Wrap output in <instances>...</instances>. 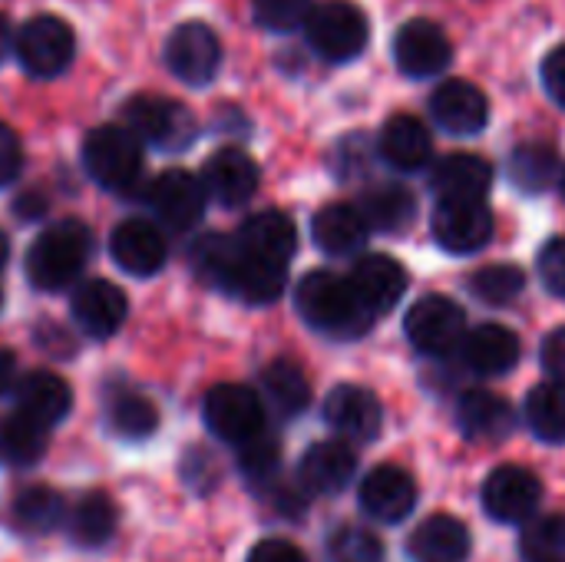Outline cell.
Listing matches in <instances>:
<instances>
[{
    "mask_svg": "<svg viewBox=\"0 0 565 562\" xmlns=\"http://www.w3.org/2000/svg\"><path fill=\"white\" fill-rule=\"evenodd\" d=\"M295 308L315 331L331 338H358L374 321V311L358 298L351 282L334 272L305 275L295 291Z\"/></svg>",
    "mask_w": 565,
    "mask_h": 562,
    "instance_id": "6da1fadb",
    "label": "cell"
},
{
    "mask_svg": "<svg viewBox=\"0 0 565 562\" xmlns=\"http://www.w3.org/2000/svg\"><path fill=\"white\" fill-rule=\"evenodd\" d=\"M89 248H93L89 229L76 219H63L43 229L26 252V275L33 288L40 291L70 288L86 268Z\"/></svg>",
    "mask_w": 565,
    "mask_h": 562,
    "instance_id": "7a4b0ae2",
    "label": "cell"
},
{
    "mask_svg": "<svg viewBox=\"0 0 565 562\" xmlns=\"http://www.w3.org/2000/svg\"><path fill=\"white\" fill-rule=\"evenodd\" d=\"M83 166L103 189L126 192L142 176V142L126 126H99L83 142Z\"/></svg>",
    "mask_w": 565,
    "mask_h": 562,
    "instance_id": "3957f363",
    "label": "cell"
},
{
    "mask_svg": "<svg viewBox=\"0 0 565 562\" xmlns=\"http://www.w3.org/2000/svg\"><path fill=\"white\" fill-rule=\"evenodd\" d=\"M308 43L315 46V53H321L331 63H344L364 53L371 26L361 7L348 3V0H328L311 7L308 23H305Z\"/></svg>",
    "mask_w": 565,
    "mask_h": 562,
    "instance_id": "277c9868",
    "label": "cell"
},
{
    "mask_svg": "<svg viewBox=\"0 0 565 562\" xmlns=\"http://www.w3.org/2000/svg\"><path fill=\"white\" fill-rule=\"evenodd\" d=\"M13 50H17L20 66L30 76L50 79V76H60L73 63V56H76V33H73V26L63 17L36 13V17H30L20 26L17 40H13Z\"/></svg>",
    "mask_w": 565,
    "mask_h": 562,
    "instance_id": "5b68a950",
    "label": "cell"
},
{
    "mask_svg": "<svg viewBox=\"0 0 565 562\" xmlns=\"http://www.w3.org/2000/svg\"><path fill=\"white\" fill-rule=\"evenodd\" d=\"M126 116V129L139 139L149 142L156 149L175 152L185 149L195 139V116L189 113V106L169 99V96H132L122 109Z\"/></svg>",
    "mask_w": 565,
    "mask_h": 562,
    "instance_id": "8992f818",
    "label": "cell"
},
{
    "mask_svg": "<svg viewBox=\"0 0 565 562\" xmlns=\"http://www.w3.org/2000/svg\"><path fill=\"white\" fill-rule=\"evenodd\" d=\"M205 424L215 437L245 447L265 434V404L245 384H215L202 404Z\"/></svg>",
    "mask_w": 565,
    "mask_h": 562,
    "instance_id": "52a82bcc",
    "label": "cell"
},
{
    "mask_svg": "<svg viewBox=\"0 0 565 562\" xmlns=\"http://www.w3.org/2000/svg\"><path fill=\"white\" fill-rule=\"evenodd\" d=\"M404 331H407L411 344L420 354L440 358V354H450V351H457L463 344V338H467V315H463V308L454 298L427 295V298L411 305Z\"/></svg>",
    "mask_w": 565,
    "mask_h": 562,
    "instance_id": "ba28073f",
    "label": "cell"
},
{
    "mask_svg": "<svg viewBox=\"0 0 565 562\" xmlns=\"http://www.w3.org/2000/svg\"><path fill=\"white\" fill-rule=\"evenodd\" d=\"M166 66L175 79L189 86H205L215 79L222 66V43L209 23L189 20L175 26L166 40Z\"/></svg>",
    "mask_w": 565,
    "mask_h": 562,
    "instance_id": "9c48e42d",
    "label": "cell"
},
{
    "mask_svg": "<svg viewBox=\"0 0 565 562\" xmlns=\"http://www.w3.org/2000/svg\"><path fill=\"white\" fill-rule=\"evenodd\" d=\"M483 510L487 517H493L497 523H523L536 513L540 500H543V484L533 470L507 464L497 467L487 480H483Z\"/></svg>",
    "mask_w": 565,
    "mask_h": 562,
    "instance_id": "30bf717a",
    "label": "cell"
},
{
    "mask_svg": "<svg viewBox=\"0 0 565 562\" xmlns=\"http://www.w3.org/2000/svg\"><path fill=\"white\" fill-rule=\"evenodd\" d=\"M394 60L401 66V73L414 76V79H427L437 76L450 66L454 60V43L444 33V26H437L434 20H407L397 36H394Z\"/></svg>",
    "mask_w": 565,
    "mask_h": 562,
    "instance_id": "8fae6325",
    "label": "cell"
},
{
    "mask_svg": "<svg viewBox=\"0 0 565 562\" xmlns=\"http://www.w3.org/2000/svg\"><path fill=\"white\" fill-rule=\"evenodd\" d=\"M324 421L348 444H371L381 437L384 407L374 391L361 384H338L324 401Z\"/></svg>",
    "mask_w": 565,
    "mask_h": 562,
    "instance_id": "7c38bea8",
    "label": "cell"
},
{
    "mask_svg": "<svg viewBox=\"0 0 565 562\" xmlns=\"http://www.w3.org/2000/svg\"><path fill=\"white\" fill-rule=\"evenodd\" d=\"M146 199H149L159 222L182 232V229H192L202 219L209 192H205L199 176H192L185 169H166L162 176H156Z\"/></svg>",
    "mask_w": 565,
    "mask_h": 562,
    "instance_id": "4fadbf2b",
    "label": "cell"
},
{
    "mask_svg": "<svg viewBox=\"0 0 565 562\" xmlns=\"http://www.w3.org/2000/svg\"><path fill=\"white\" fill-rule=\"evenodd\" d=\"M434 238L454 255H473L493 238V212L487 202H440L434 212Z\"/></svg>",
    "mask_w": 565,
    "mask_h": 562,
    "instance_id": "5bb4252c",
    "label": "cell"
},
{
    "mask_svg": "<svg viewBox=\"0 0 565 562\" xmlns=\"http://www.w3.org/2000/svg\"><path fill=\"white\" fill-rule=\"evenodd\" d=\"M430 116L454 136H473L490 123V99L470 79H447L430 96Z\"/></svg>",
    "mask_w": 565,
    "mask_h": 562,
    "instance_id": "9a60e30c",
    "label": "cell"
},
{
    "mask_svg": "<svg viewBox=\"0 0 565 562\" xmlns=\"http://www.w3.org/2000/svg\"><path fill=\"white\" fill-rule=\"evenodd\" d=\"M258 179H262L258 162L235 146H225L215 156H209V162L202 169V185H205L209 199H215L225 209L245 205L258 192Z\"/></svg>",
    "mask_w": 565,
    "mask_h": 562,
    "instance_id": "2e32d148",
    "label": "cell"
},
{
    "mask_svg": "<svg viewBox=\"0 0 565 562\" xmlns=\"http://www.w3.org/2000/svg\"><path fill=\"white\" fill-rule=\"evenodd\" d=\"M109 255L122 272L146 278V275H156L166 265L169 245H166V235H162V229L156 222L126 219L109 235Z\"/></svg>",
    "mask_w": 565,
    "mask_h": 562,
    "instance_id": "e0dca14e",
    "label": "cell"
},
{
    "mask_svg": "<svg viewBox=\"0 0 565 562\" xmlns=\"http://www.w3.org/2000/svg\"><path fill=\"white\" fill-rule=\"evenodd\" d=\"M70 315H73V321H76V328L83 335L103 341V338H113L122 328V321L129 315V301H126L122 288H116L113 282L89 278L73 291Z\"/></svg>",
    "mask_w": 565,
    "mask_h": 562,
    "instance_id": "ac0fdd59",
    "label": "cell"
},
{
    "mask_svg": "<svg viewBox=\"0 0 565 562\" xmlns=\"http://www.w3.org/2000/svg\"><path fill=\"white\" fill-rule=\"evenodd\" d=\"M358 497H361V507L367 517H374L381 523H401L417 507V484L407 470L384 464V467H374L361 480Z\"/></svg>",
    "mask_w": 565,
    "mask_h": 562,
    "instance_id": "d6986e66",
    "label": "cell"
},
{
    "mask_svg": "<svg viewBox=\"0 0 565 562\" xmlns=\"http://www.w3.org/2000/svg\"><path fill=\"white\" fill-rule=\"evenodd\" d=\"M348 282H351V288L358 291V298L374 315L391 311L404 298V291H407V272L391 255H364V258H358Z\"/></svg>",
    "mask_w": 565,
    "mask_h": 562,
    "instance_id": "ffe728a7",
    "label": "cell"
},
{
    "mask_svg": "<svg viewBox=\"0 0 565 562\" xmlns=\"http://www.w3.org/2000/svg\"><path fill=\"white\" fill-rule=\"evenodd\" d=\"M354 474H358V454L348 441L315 444L298 467L301 487L311 494H341L351 487Z\"/></svg>",
    "mask_w": 565,
    "mask_h": 562,
    "instance_id": "44dd1931",
    "label": "cell"
},
{
    "mask_svg": "<svg viewBox=\"0 0 565 562\" xmlns=\"http://www.w3.org/2000/svg\"><path fill=\"white\" fill-rule=\"evenodd\" d=\"M238 248L245 255L275 262V265H288V258L298 252V229L285 212H258L248 215L238 229Z\"/></svg>",
    "mask_w": 565,
    "mask_h": 562,
    "instance_id": "7402d4cb",
    "label": "cell"
},
{
    "mask_svg": "<svg viewBox=\"0 0 565 562\" xmlns=\"http://www.w3.org/2000/svg\"><path fill=\"white\" fill-rule=\"evenodd\" d=\"M490 182H493L490 162L473 152H454L440 159L430 176V185L440 195V202H483Z\"/></svg>",
    "mask_w": 565,
    "mask_h": 562,
    "instance_id": "603a6c76",
    "label": "cell"
},
{
    "mask_svg": "<svg viewBox=\"0 0 565 562\" xmlns=\"http://www.w3.org/2000/svg\"><path fill=\"white\" fill-rule=\"evenodd\" d=\"M377 149H381L387 166H394L401 172H417V169H424L430 162L434 139H430V129L417 116L397 113V116H391L384 123Z\"/></svg>",
    "mask_w": 565,
    "mask_h": 562,
    "instance_id": "cb8c5ba5",
    "label": "cell"
},
{
    "mask_svg": "<svg viewBox=\"0 0 565 562\" xmlns=\"http://www.w3.org/2000/svg\"><path fill=\"white\" fill-rule=\"evenodd\" d=\"M460 358L473 374L500 378L520 361V338L503 325H480L463 338Z\"/></svg>",
    "mask_w": 565,
    "mask_h": 562,
    "instance_id": "d4e9b609",
    "label": "cell"
},
{
    "mask_svg": "<svg viewBox=\"0 0 565 562\" xmlns=\"http://www.w3.org/2000/svg\"><path fill=\"white\" fill-rule=\"evenodd\" d=\"M311 235L318 242L321 252L328 255H354L367 245V235H371V225L364 222L361 209L351 205V202H331L324 205L315 222H311Z\"/></svg>",
    "mask_w": 565,
    "mask_h": 562,
    "instance_id": "484cf974",
    "label": "cell"
},
{
    "mask_svg": "<svg viewBox=\"0 0 565 562\" xmlns=\"http://www.w3.org/2000/svg\"><path fill=\"white\" fill-rule=\"evenodd\" d=\"M73 407V391L60 374L50 371H30L20 384H17V411L30 421H36L40 427H53L60 424Z\"/></svg>",
    "mask_w": 565,
    "mask_h": 562,
    "instance_id": "4316f807",
    "label": "cell"
},
{
    "mask_svg": "<svg viewBox=\"0 0 565 562\" xmlns=\"http://www.w3.org/2000/svg\"><path fill=\"white\" fill-rule=\"evenodd\" d=\"M407 553L414 562H467L470 530L457 517L437 513L411 533Z\"/></svg>",
    "mask_w": 565,
    "mask_h": 562,
    "instance_id": "83f0119b",
    "label": "cell"
},
{
    "mask_svg": "<svg viewBox=\"0 0 565 562\" xmlns=\"http://www.w3.org/2000/svg\"><path fill=\"white\" fill-rule=\"evenodd\" d=\"M457 424L477 444H497L513 431V407L490 391H467L457 401Z\"/></svg>",
    "mask_w": 565,
    "mask_h": 562,
    "instance_id": "f1b7e54d",
    "label": "cell"
},
{
    "mask_svg": "<svg viewBox=\"0 0 565 562\" xmlns=\"http://www.w3.org/2000/svg\"><path fill=\"white\" fill-rule=\"evenodd\" d=\"M285 282H288V272L285 265H275V262H265V258H255V255H245L238 248L235 262H232V272L225 278V291L238 295L242 301L248 305H271L281 298L285 291Z\"/></svg>",
    "mask_w": 565,
    "mask_h": 562,
    "instance_id": "f546056e",
    "label": "cell"
},
{
    "mask_svg": "<svg viewBox=\"0 0 565 562\" xmlns=\"http://www.w3.org/2000/svg\"><path fill=\"white\" fill-rule=\"evenodd\" d=\"M414 212H417V199L411 195V189L397 185V182H384V185H374L364 192L361 199V215L371 229L377 232H404L411 222H414Z\"/></svg>",
    "mask_w": 565,
    "mask_h": 562,
    "instance_id": "4dcf8cb0",
    "label": "cell"
},
{
    "mask_svg": "<svg viewBox=\"0 0 565 562\" xmlns=\"http://www.w3.org/2000/svg\"><path fill=\"white\" fill-rule=\"evenodd\" d=\"M262 391H265V401H271V407L281 417H295L311 404V384H308L305 371L285 358L271 361L262 371Z\"/></svg>",
    "mask_w": 565,
    "mask_h": 562,
    "instance_id": "1f68e13d",
    "label": "cell"
},
{
    "mask_svg": "<svg viewBox=\"0 0 565 562\" xmlns=\"http://www.w3.org/2000/svg\"><path fill=\"white\" fill-rule=\"evenodd\" d=\"M46 427L23 417L20 411L0 417V464L3 467H30L46 454Z\"/></svg>",
    "mask_w": 565,
    "mask_h": 562,
    "instance_id": "d6a6232c",
    "label": "cell"
},
{
    "mask_svg": "<svg viewBox=\"0 0 565 562\" xmlns=\"http://www.w3.org/2000/svg\"><path fill=\"white\" fill-rule=\"evenodd\" d=\"M510 179L516 189L536 195L546 192L556 179H563L559 172V156L550 142H523L513 149L510 156Z\"/></svg>",
    "mask_w": 565,
    "mask_h": 562,
    "instance_id": "836d02e7",
    "label": "cell"
},
{
    "mask_svg": "<svg viewBox=\"0 0 565 562\" xmlns=\"http://www.w3.org/2000/svg\"><path fill=\"white\" fill-rule=\"evenodd\" d=\"M116 523H119V513H116V503L109 500V494L93 490V494H86L76 503L73 520H70V530H73V540L79 547L96 550V547H106L113 540Z\"/></svg>",
    "mask_w": 565,
    "mask_h": 562,
    "instance_id": "e575fe53",
    "label": "cell"
},
{
    "mask_svg": "<svg viewBox=\"0 0 565 562\" xmlns=\"http://www.w3.org/2000/svg\"><path fill=\"white\" fill-rule=\"evenodd\" d=\"M526 421L533 434L546 444H565V384H540L530 391Z\"/></svg>",
    "mask_w": 565,
    "mask_h": 562,
    "instance_id": "d590c367",
    "label": "cell"
},
{
    "mask_svg": "<svg viewBox=\"0 0 565 562\" xmlns=\"http://www.w3.org/2000/svg\"><path fill=\"white\" fill-rule=\"evenodd\" d=\"M523 288H526V275L516 268V265H487V268H480L473 278H470V291L480 298V301H487V305H497V308H503V305H513L520 295H523Z\"/></svg>",
    "mask_w": 565,
    "mask_h": 562,
    "instance_id": "8d00e7d4",
    "label": "cell"
},
{
    "mask_svg": "<svg viewBox=\"0 0 565 562\" xmlns=\"http://www.w3.org/2000/svg\"><path fill=\"white\" fill-rule=\"evenodd\" d=\"M63 513H66V503L60 494L46 490V487H33L26 494L17 497L13 503V517L20 527L33 530V533H50L53 527L63 523Z\"/></svg>",
    "mask_w": 565,
    "mask_h": 562,
    "instance_id": "74e56055",
    "label": "cell"
},
{
    "mask_svg": "<svg viewBox=\"0 0 565 562\" xmlns=\"http://www.w3.org/2000/svg\"><path fill=\"white\" fill-rule=\"evenodd\" d=\"M109 424L119 437L142 441L159 427V411L142 394H119L109 404Z\"/></svg>",
    "mask_w": 565,
    "mask_h": 562,
    "instance_id": "f35d334b",
    "label": "cell"
},
{
    "mask_svg": "<svg viewBox=\"0 0 565 562\" xmlns=\"http://www.w3.org/2000/svg\"><path fill=\"white\" fill-rule=\"evenodd\" d=\"M520 553L526 562H565V517H543L523 530Z\"/></svg>",
    "mask_w": 565,
    "mask_h": 562,
    "instance_id": "ab89813d",
    "label": "cell"
},
{
    "mask_svg": "<svg viewBox=\"0 0 565 562\" xmlns=\"http://www.w3.org/2000/svg\"><path fill=\"white\" fill-rule=\"evenodd\" d=\"M331 562H384V543L364 527H338L328 540Z\"/></svg>",
    "mask_w": 565,
    "mask_h": 562,
    "instance_id": "60d3db41",
    "label": "cell"
},
{
    "mask_svg": "<svg viewBox=\"0 0 565 562\" xmlns=\"http://www.w3.org/2000/svg\"><path fill=\"white\" fill-rule=\"evenodd\" d=\"M235 255H238V242H232L225 235H205V238H199V245L192 252V262H195L202 278H209L212 285L222 288L228 272H232Z\"/></svg>",
    "mask_w": 565,
    "mask_h": 562,
    "instance_id": "b9f144b4",
    "label": "cell"
},
{
    "mask_svg": "<svg viewBox=\"0 0 565 562\" xmlns=\"http://www.w3.org/2000/svg\"><path fill=\"white\" fill-rule=\"evenodd\" d=\"M252 7H255V20L275 33H291L305 26L311 13V0H255Z\"/></svg>",
    "mask_w": 565,
    "mask_h": 562,
    "instance_id": "7bdbcfd3",
    "label": "cell"
},
{
    "mask_svg": "<svg viewBox=\"0 0 565 562\" xmlns=\"http://www.w3.org/2000/svg\"><path fill=\"white\" fill-rule=\"evenodd\" d=\"M242 474L248 477V480H255V484H265V480H271L275 477V470H278V464H281V450H278V441H271L268 434H262V437H255V441H248L245 447H242Z\"/></svg>",
    "mask_w": 565,
    "mask_h": 562,
    "instance_id": "ee69618b",
    "label": "cell"
},
{
    "mask_svg": "<svg viewBox=\"0 0 565 562\" xmlns=\"http://www.w3.org/2000/svg\"><path fill=\"white\" fill-rule=\"evenodd\" d=\"M536 268H540V278L543 285L565 298V238H553L543 245V252L536 255Z\"/></svg>",
    "mask_w": 565,
    "mask_h": 562,
    "instance_id": "f6af8a7d",
    "label": "cell"
},
{
    "mask_svg": "<svg viewBox=\"0 0 565 562\" xmlns=\"http://www.w3.org/2000/svg\"><path fill=\"white\" fill-rule=\"evenodd\" d=\"M20 169H23V142L7 123H0V189L10 185L20 176Z\"/></svg>",
    "mask_w": 565,
    "mask_h": 562,
    "instance_id": "bcb514c9",
    "label": "cell"
},
{
    "mask_svg": "<svg viewBox=\"0 0 565 562\" xmlns=\"http://www.w3.org/2000/svg\"><path fill=\"white\" fill-rule=\"evenodd\" d=\"M540 73H543V86H546V93L553 96V103H559L565 109V43L546 53Z\"/></svg>",
    "mask_w": 565,
    "mask_h": 562,
    "instance_id": "7dc6e473",
    "label": "cell"
},
{
    "mask_svg": "<svg viewBox=\"0 0 565 562\" xmlns=\"http://www.w3.org/2000/svg\"><path fill=\"white\" fill-rule=\"evenodd\" d=\"M245 562H308L305 553L288 543V540H262L258 547H252L248 560Z\"/></svg>",
    "mask_w": 565,
    "mask_h": 562,
    "instance_id": "c3c4849f",
    "label": "cell"
},
{
    "mask_svg": "<svg viewBox=\"0 0 565 562\" xmlns=\"http://www.w3.org/2000/svg\"><path fill=\"white\" fill-rule=\"evenodd\" d=\"M543 368L556 384H565V328H556V331L546 335V341H543Z\"/></svg>",
    "mask_w": 565,
    "mask_h": 562,
    "instance_id": "681fc988",
    "label": "cell"
},
{
    "mask_svg": "<svg viewBox=\"0 0 565 562\" xmlns=\"http://www.w3.org/2000/svg\"><path fill=\"white\" fill-rule=\"evenodd\" d=\"M13 378H17V358L7 348H0V394L13 388Z\"/></svg>",
    "mask_w": 565,
    "mask_h": 562,
    "instance_id": "f907efd6",
    "label": "cell"
},
{
    "mask_svg": "<svg viewBox=\"0 0 565 562\" xmlns=\"http://www.w3.org/2000/svg\"><path fill=\"white\" fill-rule=\"evenodd\" d=\"M13 40H17V36H13V30H10V20L0 13V63H3L7 53L13 50Z\"/></svg>",
    "mask_w": 565,
    "mask_h": 562,
    "instance_id": "816d5d0a",
    "label": "cell"
},
{
    "mask_svg": "<svg viewBox=\"0 0 565 562\" xmlns=\"http://www.w3.org/2000/svg\"><path fill=\"white\" fill-rule=\"evenodd\" d=\"M7 258H10V242H7V235L0 232V272L7 268Z\"/></svg>",
    "mask_w": 565,
    "mask_h": 562,
    "instance_id": "f5cc1de1",
    "label": "cell"
},
{
    "mask_svg": "<svg viewBox=\"0 0 565 562\" xmlns=\"http://www.w3.org/2000/svg\"><path fill=\"white\" fill-rule=\"evenodd\" d=\"M0 308H3V291H0Z\"/></svg>",
    "mask_w": 565,
    "mask_h": 562,
    "instance_id": "db71d44e",
    "label": "cell"
},
{
    "mask_svg": "<svg viewBox=\"0 0 565 562\" xmlns=\"http://www.w3.org/2000/svg\"><path fill=\"white\" fill-rule=\"evenodd\" d=\"M563 195H565V172H563Z\"/></svg>",
    "mask_w": 565,
    "mask_h": 562,
    "instance_id": "11a10c76",
    "label": "cell"
}]
</instances>
